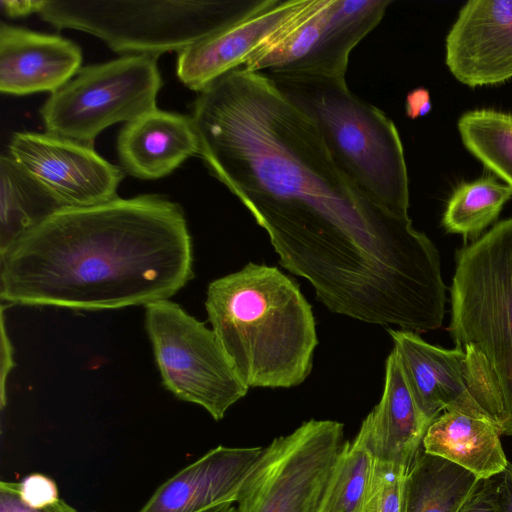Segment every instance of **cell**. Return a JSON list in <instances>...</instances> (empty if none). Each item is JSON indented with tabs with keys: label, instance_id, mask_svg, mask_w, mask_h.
I'll return each mask as SVG.
<instances>
[{
	"label": "cell",
	"instance_id": "obj_19",
	"mask_svg": "<svg viewBox=\"0 0 512 512\" xmlns=\"http://www.w3.org/2000/svg\"><path fill=\"white\" fill-rule=\"evenodd\" d=\"M500 435L499 428L487 418L445 411L429 425L422 448L463 467L480 480L488 479L508 464Z\"/></svg>",
	"mask_w": 512,
	"mask_h": 512
},
{
	"label": "cell",
	"instance_id": "obj_29",
	"mask_svg": "<svg viewBox=\"0 0 512 512\" xmlns=\"http://www.w3.org/2000/svg\"><path fill=\"white\" fill-rule=\"evenodd\" d=\"M494 501L498 512H512V463L492 477Z\"/></svg>",
	"mask_w": 512,
	"mask_h": 512
},
{
	"label": "cell",
	"instance_id": "obj_23",
	"mask_svg": "<svg viewBox=\"0 0 512 512\" xmlns=\"http://www.w3.org/2000/svg\"><path fill=\"white\" fill-rule=\"evenodd\" d=\"M457 126L466 149L512 190V114L476 109Z\"/></svg>",
	"mask_w": 512,
	"mask_h": 512
},
{
	"label": "cell",
	"instance_id": "obj_12",
	"mask_svg": "<svg viewBox=\"0 0 512 512\" xmlns=\"http://www.w3.org/2000/svg\"><path fill=\"white\" fill-rule=\"evenodd\" d=\"M446 65L469 87L512 78V0H470L446 37Z\"/></svg>",
	"mask_w": 512,
	"mask_h": 512
},
{
	"label": "cell",
	"instance_id": "obj_24",
	"mask_svg": "<svg viewBox=\"0 0 512 512\" xmlns=\"http://www.w3.org/2000/svg\"><path fill=\"white\" fill-rule=\"evenodd\" d=\"M511 196L512 190L494 177L461 183L448 200L442 224L450 233L476 235L498 217Z\"/></svg>",
	"mask_w": 512,
	"mask_h": 512
},
{
	"label": "cell",
	"instance_id": "obj_7",
	"mask_svg": "<svg viewBox=\"0 0 512 512\" xmlns=\"http://www.w3.org/2000/svg\"><path fill=\"white\" fill-rule=\"evenodd\" d=\"M390 0H299L243 68L270 74L345 77L356 45L381 22Z\"/></svg>",
	"mask_w": 512,
	"mask_h": 512
},
{
	"label": "cell",
	"instance_id": "obj_30",
	"mask_svg": "<svg viewBox=\"0 0 512 512\" xmlns=\"http://www.w3.org/2000/svg\"><path fill=\"white\" fill-rule=\"evenodd\" d=\"M1 404H5V382L8 374L14 366L13 346L5 330L3 307L1 310Z\"/></svg>",
	"mask_w": 512,
	"mask_h": 512
},
{
	"label": "cell",
	"instance_id": "obj_15",
	"mask_svg": "<svg viewBox=\"0 0 512 512\" xmlns=\"http://www.w3.org/2000/svg\"><path fill=\"white\" fill-rule=\"evenodd\" d=\"M261 447L211 449L162 483L139 512H201L235 503Z\"/></svg>",
	"mask_w": 512,
	"mask_h": 512
},
{
	"label": "cell",
	"instance_id": "obj_18",
	"mask_svg": "<svg viewBox=\"0 0 512 512\" xmlns=\"http://www.w3.org/2000/svg\"><path fill=\"white\" fill-rule=\"evenodd\" d=\"M117 151L130 175L153 180L199 155V144L190 116L156 107L126 122L117 138Z\"/></svg>",
	"mask_w": 512,
	"mask_h": 512
},
{
	"label": "cell",
	"instance_id": "obj_14",
	"mask_svg": "<svg viewBox=\"0 0 512 512\" xmlns=\"http://www.w3.org/2000/svg\"><path fill=\"white\" fill-rule=\"evenodd\" d=\"M298 1L261 0L236 22L178 52L179 80L198 92L222 75L243 67Z\"/></svg>",
	"mask_w": 512,
	"mask_h": 512
},
{
	"label": "cell",
	"instance_id": "obj_6",
	"mask_svg": "<svg viewBox=\"0 0 512 512\" xmlns=\"http://www.w3.org/2000/svg\"><path fill=\"white\" fill-rule=\"evenodd\" d=\"M261 0H48L38 14L122 54L158 56L188 46L236 22Z\"/></svg>",
	"mask_w": 512,
	"mask_h": 512
},
{
	"label": "cell",
	"instance_id": "obj_26",
	"mask_svg": "<svg viewBox=\"0 0 512 512\" xmlns=\"http://www.w3.org/2000/svg\"><path fill=\"white\" fill-rule=\"evenodd\" d=\"M17 485L22 500L32 507H42L60 498L56 482L42 473L29 474Z\"/></svg>",
	"mask_w": 512,
	"mask_h": 512
},
{
	"label": "cell",
	"instance_id": "obj_3",
	"mask_svg": "<svg viewBox=\"0 0 512 512\" xmlns=\"http://www.w3.org/2000/svg\"><path fill=\"white\" fill-rule=\"evenodd\" d=\"M212 330L248 388H290L310 375L318 345L312 307L274 266L247 263L209 283Z\"/></svg>",
	"mask_w": 512,
	"mask_h": 512
},
{
	"label": "cell",
	"instance_id": "obj_2",
	"mask_svg": "<svg viewBox=\"0 0 512 512\" xmlns=\"http://www.w3.org/2000/svg\"><path fill=\"white\" fill-rule=\"evenodd\" d=\"M193 276L184 211L160 194L63 208L0 252V297L17 305L146 306Z\"/></svg>",
	"mask_w": 512,
	"mask_h": 512
},
{
	"label": "cell",
	"instance_id": "obj_25",
	"mask_svg": "<svg viewBox=\"0 0 512 512\" xmlns=\"http://www.w3.org/2000/svg\"><path fill=\"white\" fill-rule=\"evenodd\" d=\"M406 475L375 464L372 481L359 512H404Z\"/></svg>",
	"mask_w": 512,
	"mask_h": 512
},
{
	"label": "cell",
	"instance_id": "obj_5",
	"mask_svg": "<svg viewBox=\"0 0 512 512\" xmlns=\"http://www.w3.org/2000/svg\"><path fill=\"white\" fill-rule=\"evenodd\" d=\"M266 76L313 122L335 161L362 191L391 212L409 216L404 149L383 111L353 94L345 77Z\"/></svg>",
	"mask_w": 512,
	"mask_h": 512
},
{
	"label": "cell",
	"instance_id": "obj_21",
	"mask_svg": "<svg viewBox=\"0 0 512 512\" xmlns=\"http://www.w3.org/2000/svg\"><path fill=\"white\" fill-rule=\"evenodd\" d=\"M63 208L66 207L10 155L0 157V252Z\"/></svg>",
	"mask_w": 512,
	"mask_h": 512
},
{
	"label": "cell",
	"instance_id": "obj_8",
	"mask_svg": "<svg viewBox=\"0 0 512 512\" xmlns=\"http://www.w3.org/2000/svg\"><path fill=\"white\" fill-rule=\"evenodd\" d=\"M157 56L133 54L80 68L40 109L47 132L87 145L109 126L156 108Z\"/></svg>",
	"mask_w": 512,
	"mask_h": 512
},
{
	"label": "cell",
	"instance_id": "obj_20",
	"mask_svg": "<svg viewBox=\"0 0 512 512\" xmlns=\"http://www.w3.org/2000/svg\"><path fill=\"white\" fill-rule=\"evenodd\" d=\"M480 479L423 448L405 478L404 512H458Z\"/></svg>",
	"mask_w": 512,
	"mask_h": 512
},
{
	"label": "cell",
	"instance_id": "obj_32",
	"mask_svg": "<svg viewBox=\"0 0 512 512\" xmlns=\"http://www.w3.org/2000/svg\"><path fill=\"white\" fill-rule=\"evenodd\" d=\"M42 0H1V10L10 18L25 17L38 13Z\"/></svg>",
	"mask_w": 512,
	"mask_h": 512
},
{
	"label": "cell",
	"instance_id": "obj_13",
	"mask_svg": "<svg viewBox=\"0 0 512 512\" xmlns=\"http://www.w3.org/2000/svg\"><path fill=\"white\" fill-rule=\"evenodd\" d=\"M388 332L414 401L429 424L442 411L489 419L471 393L461 350L431 345L412 331Z\"/></svg>",
	"mask_w": 512,
	"mask_h": 512
},
{
	"label": "cell",
	"instance_id": "obj_4",
	"mask_svg": "<svg viewBox=\"0 0 512 512\" xmlns=\"http://www.w3.org/2000/svg\"><path fill=\"white\" fill-rule=\"evenodd\" d=\"M450 334L465 354L471 393L512 436V218L459 251Z\"/></svg>",
	"mask_w": 512,
	"mask_h": 512
},
{
	"label": "cell",
	"instance_id": "obj_11",
	"mask_svg": "<svg viewBox=\"0 0 512 512\" xmlns=\"http://www.w3.org/2000/svg\"><path fill=\"white\" fill-rule=\"evenodd\" d=\"M8 149L10 156L66 208L118 198L123 170L91 145L48 132H16Z\"/></svg>",
	"mask_w": 512,
	"mask_h": 512
},
{
	"label": "cell",
	"instance_id": "obj_27",
	"mask_svg": "<svg viewBox=\"0 0 512 512\" xmlns=\"http://www.w3.org/2000/svg\"><path fill=\"white\" fill-rule=\"evenodd\" d=\"M0 512H79L66 501H57L42 506L32 507L26 504L19 495L17 482L2 480L0 482Z\"/></svg>",
	"mask_w": 512,
	"mask_h": 512
},
{
	"label": "cell",
	"instance_id": "obj_28",
	"mask_svg": "<svg viewBox=\"0 0 512 512\" xmlns=\"http://www.w3.org/2000/svg\"><path fill=\"white\" fill-rule=\"evenodd\" d=\"M458 512H498L494 501L493 479H481Z\"/></svg>",
	"mask_w": 512,
	"mask_h": 512
},
{
	"label": "cell",
	"instance_id": "obj_22",
	"mask_svg": "<svg viewBox=\"0 0 512 512\" xmlns=\"http://www.w3.org/2000/svg\"><path fill=\"white\" fill-rule=\"evenodd\" d=\"M375 458L361 425L342 445L332 467L318 512H359L370 487Z\"/></svg>",
	"mask_w": 512,
	"mask_h": 512
},
{
	"label": "cell",
	"instance_id": "obj_1",
	"mask_svg": "<svg viewBox=\"0 0 512 512\" xmlns=\"http://www.w3.org/2000/svg\"><path fill=\"white\" fill-rule=\"evenodd\" d=\"M190 117L210 173L328 310L405 327L435 302L444 281L434 244L349 178L265 74L222 75L197 92Z\"/></svg>",
	"mask_w": 512,
	"mask_h": 512
},
{
	"label": "cell",
	"instance_id": "obj_31",
	"mask_svg": "<svg viewBox=\"0 0 512 512\" xmlns=\"http://www.w3.org/2000/svg\"><path fill=\"white\" fill-rule=\"evenodd\" d=\"M432 108L430 94L425 88H417L408 93L406 98L407 115L415 119L425 116Z\"/></svg>",
	"mask_w": 512,
	"mask_h": 512
},
{
	"label": "cell",
	"instance_id": "obj_16",
	"mask_svg": "<svg viewBox=\"0 0 512 512\" xmlns=\"http://www.w3.org/2000/svg\"><path fill=\"white\" fill-rule=\"evenodd\" d=\"M81 62L80 47L66 38L0 25L2 93H53L74 77Z\"/></svg>",
	"mask_w": 512,
	"mask_h": 512
},
{
	"label": "cell",
	"instance_id": "obj_10",
	"mask_svg": "<svg viewBox=\"0 0 512 512\" xmlns=\"http://www.w3.org/2000/svg\"><path fill=\"white\" fill-rule=\"evenodd\" d=\"M344 444V426L311 419L275 438L244 480L238 512H318Z\"/></svg>",
	"mask_w": 512,
	"mask_h": 512
},
{
	"label": "cell",
	"instance_id": "obj_17",
	"mask_svg": "<svg viewBox=\"0 0 512 512\" xmlns=\"http://www.w3.org/2000/svg\"><path fill=\"white\" fill-rule=\"evenodd\" d=\"M361 425L375 464L407 474L430 424L414 401L394 349L386 359L382 397Z\"/></svg>",
	"mask_w": 512,
	"mask_h": 512
},
{
	"label": "cell",
	"instance_id": "obj_9",
	"mask_svg": "<svg viewBox=\"0 0 512 512\" xmlns=\"http://www.w3.org/2000/svg\"><path fill=\"white\" fill-rule=\"evenodd\" d=\"M145 326L163 385L176 398L203 407L218 421L247 394L213 330L179 304H147Z\"/></svg>",
	"mask_w": 512,
	"mask_h": 512
},
{
	"label": "cell",
	"instance_id": "obj_33",
	"mask_svg": "<svg viewBox=\"0 0 512 512\" xmlns=\"http://www.w3.org/2000/svg\"><path fill=\"white\" fill-rule=\"evenodd\" d=\"M201 512H238L237 506L235 503H223L208 509H205Z\"/></svg>",
	"mask_w": 512,
	"mask_h": 512
}]
</instances>
